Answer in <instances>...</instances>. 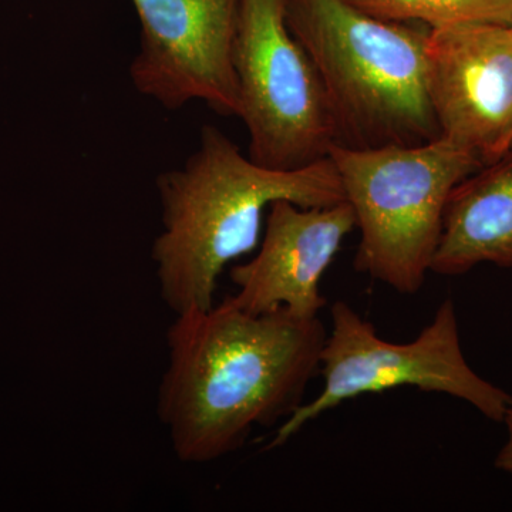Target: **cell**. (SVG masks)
Segmentation results:
<instances>
[{
	"instance_id": "12",
	"label": "cell",
	"mask_w": 512,
	"mask_h": 512,
	"mask_svg": "<svg viewBox=\"0 0 512 512\" xmlns=\"http://www.w3.org/2000/svg\"><path fill=\"white\" fill-rule=\"evenodd\" d=\"M503 423L507 426V440H505L501 450L498 451V456L495 458V467L512 476V404L505 413Z\"/></svg>"
},
{
	"instance_id": "13",
	"label": "cell",
	"mask_w": 512,
	"mask_h": 512,
	"mask_svg": "<svg viewBox=\"0 0 512 512\" xmlns=\"http://www.w3.org/2000/svg\"><path fill=\"white\" fill-rule=\"evenodd\" d=\"M510 26H511V30H512V23H511V25H510Z\"/></svg>"
},
{
	"instance_id": "1",
	"label": "cell",
	"mask_w": 512,
	"mask_h": 512,
	"mask_svg": "<svg viewBox=\"0 0 512 512\" xmlns=\"http://www.w3.org/2000/svg\"><path fill=\"white\" fill-rule=\"evenodd\" d=\"M326 336L319 316L249 313L231 295L175 315L157 417L178 461L214 463L241 450L255 427L288 419L318 375Z\"/></svg>"
},
{
	"instance_id": "7",
	"label": "cell",
	"mask_w": 512,
	"mask_h": 512,
	"mask_svg": "<svg viewBox=\"0 0 512 512\" xmlns=\"http://www.w3.org/2000/svg\"><path fill=\"white\" fill-rule=\"evenodd\" d=\"M141 23L134 87L168 110L204 101L239 117L241 96L232 46L239 0H131Z\"/></svg>"
},
{
	"instance_id": "2",
	"label": "cell",
	"mask_w": 512,
	"mask_h": 512,
	"mask_svg": "<svg viewBox=\"0 0 512 512\" xmlns=\"http://www.w3.org/2000/svg\"><path fill=\"white\" fill-rule=\"evenodd\" d=\"M157 191L163 229L151 259L161 299L175 315L214 306L222 272L258 247L275 201L305 208L345 201L332 158L269 170L211 124L201 127L200 144L183 167L158 175Z\"/></svg>"
},
{
	"instance_id": "8",
	"label": "cell",
	"mask_w": 512,
	"mask_h": 512,
	"mask_svg": "<svg viewBox=\"0 0 512 512\" xmlns=\"http://www.w3.org/2000/svg\"><path fill=\"white\" fill-rule=\"evenodd\" d=\"M427 86L441 137L483 165L512 150L510 25L431 29Z\"/></svg>"
},
{
	"instance_id": "10",
	"label": "cell",
	"mask_w": 512,
	"mask_h": 512,
	"mask_svg": "<svg viewBox=\"0 0 512 512\" xmlns=\"http://www.w3.org/2000/svg\"><path fill=\"white\" fill-rule=\"evenodd\" d=\"M480 264L512 268V150L451 191L430 272L457 276Z\"/></svg>"
},
{
	"instance_id": "11",
	"label": "cell",
	"mask_w": 512,
	"mask_h": 512,
	"mask_svg": "<svg viewBox=\"0 0 512 512\" xmlns=\"http://www.w3.org/2000/svg\"><path fill=\"white\" fill-rule=\"evenodd\" d=\"M373 18L420 23L430 29L494 23L511 25L512 0H345Z\"/></svg>"
},
{
	"instance_id": "9",
	"label": "cell",
	"mask_w": 512,
	"mask_h": 512,
	"mask_svg": "<svg viewBox=\"0 0 512 512\" xmlns=\"http://www.w3.org/2000/svg\"><path fill=\"white\" fill-rule=\"evenodd\" d=\"M356 228L348 201L328 207H299L278 200L269 207L258 254L229 272L239 308L266 313L286 308L305 318H318L328 305L320 281Z\"/></svg>"
},
{
	"instance_id": "6",
	"label": "cell",
	"mask_w": 512,
	"mask_h": 512,
	"mask_svg": "<svg viewBox=\"0 0 512 512\" xmlns=\"http://www.w3.org/2000/svg\"><path fill=\"white\" fill-rule=\"evenodd\" d=\"M248 157L291 171L328 158L336 128L318 70L286 23V0H239L232 46Z\"/></svg>"
},
{
	"instance_id": "5",
	"label": "cell",
	"mask_w": 512,
	"mask_h": 512,
	"mask_svg": "<svg viewBox=\"0 0 512 512\" xmlns=\"http://www.w3.org/2000/svg\"><path fill=\"white\" fill-rule=\"evenodd\" d=\"M330 313L332 329L320 356L322 392L281 424L268 450L284 446L306 424L348 400L403 386L447 394L487 419L504 420L512 397L468 365L451 299L441 303L433 320L409 343L383 340L346 302L333 303Z\"/></svg>"
},
{
	"instance_id": "4",
	"label": "cell",
	"mask_w": 512,
	"mask_h": 512,
	"mask_svg": "<svg viewBox=\"0 0 512 512\" xmlns=\"http://www.w3.org/2000/svg\"><path fill=\"white\" fill-rule=\"evenodd\" d=\"M329 157L360 231L357 271L404 295L419 292L451 191L484 165L443 137L412 147L333 146Z\"/></svg>"
},
{
	"instance_id": "3",
	"label": "cell",
	"mask_w": 512,
	"mask_h": 512,
	"mask_svg": "<svg viewBox=\"0 0 512 512\" xmlns=\"http://www.w3.org/2000/svg\"><path fill=\"white\" fill-rule=\"evenodd\" d=\"M286 23L328 96L336 146L412 147L441 137L427 86L430 28L345 0H286Z\"/></svg>"
}]
</instances>
